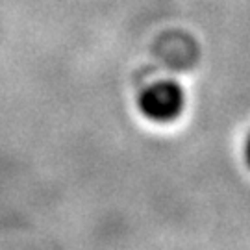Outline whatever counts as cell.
<instances>
[{"instance_id": "cell-2", "label": "cell", "mask_w": 250, "mask_h": 250, "mask_svg": "<svg viewBox=\"0 0 250 250\" xmlns=\"http://www.w3.org/2000/svg\"><path fill=\"white\" fill-rule=\"evenodd\" d=\"M245 154H247V161H249V165H250V135H249V139H247V146H245Z\"/></svg>"}, {"instance_id": "cell-1", "label": "cell", "mask_w": 250, "mask_h": 250, "mask_svg": "<svg viewBox=\"0 0 250 250\" xmlns=\"http://www.w3.org/2000/svg\"><path fill=\"white\" fill-rule=\"evenodd\" d=\"M184 104V91L174 82H156L139 95V109L158 123L176 119L182 113Z\"/></svg>"}]
</instances>
